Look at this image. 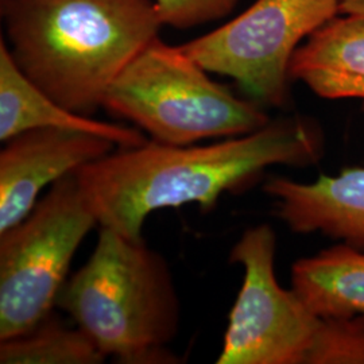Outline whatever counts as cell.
Returning a JSON list of instances; mask_svg holds the SVG:
<instances>
[{"mask_svg": "<svg viewBox=\"0 0 364 364\" xmlns=\"http://www.w3.org/2000/svg\"><path fill=\"white\" fill-rule=\"evenodd\" d=\"M321 154L320 130L308 120L287 117L216 144L149 139L117 147L76 176L100 227L142 237L144 221L156 210L197 204L210 212L221 196L247 186L267 168L311 166Z\"/></svg>", "mask_w": 364, "mask_h": 364, "instance_id": "cell-1", "label": "cell"}, {"mask_svg": "<svg viewBox=\"0 0 364 364\" xmlns=\"http://www.w3.org/2000/svg\"><path fill=\"white\" fill-rule=\"evenodd\" d=\"M0 10L15 64L87 117L164 26L153 0H1Z\"/></svg>", "mask_w": 364, "mask_h": 364, "instance_id": "cell-2", "label": "cell"}, {"mask_svg": "<svg viewBox=\"0 0 364 364\" xmlns=\"http://www.w3.org/2000/svg\"><path fill=\"white\" fill-rule=\"evenodd\" d=\"M57 305L107 358L180 363L168 348L180 326L178 294L168 262L144 237L100 227L95 251L68 278Z\"/></svg>", "mask_w": 364, "mask_h": 364, "instance_id": "cell-3", "label": "cell"}, {"mask_svg": "<svg viewBox=\"0 0 364 364\" xmlns=\"http://www.w3.org/2000/svg\"><path fill=\"white\" fill-rule=\"evenodd\" d=\"M208 73L181 45L158 37L112 82L103 108L173 146L246 135L270 123L260 105L235 96Z\"/></svg>", "mask_w": 364, "mask_h": 364, "instance_id": "cell-4", "label": "cell"}, {"mask_svg": "<svg viewBox=\"0 0 364 364\" xmlns=\"http://www.w3.org/2000/svg\"><path fill=\"white\" fill-rule=\"evenodd\" d=\"M96 225L73 173L53 183L23 220L0 232V340L52 314L78 246Z\"/></svg>", "mask_w": 364, "mask_h": 364, "instance_id": "cell-5", "label": "cell"}, {"mask_svg": "<svg viewBox=\"0 0 364 364\" xmlns=\"http://www.w3.org/2000/svg\"><path fill=\"white\" fill-rule=\"evenodd\" d=\"M338 14L341 0H255L232 21L181 48L209 73L235 80L258 105L284 107L293 54Z\"/></svg>", "mask_w": 364, "mask_h": 364, "instance_id": "cell-6", "label": "cell"}, {"mask_svg": "<svg viewBox=\"0 0 364 364\" xmlns=\"http://www.w3.org/2000/svg\"><path fill=\"white\" fill-rule=\"evenodd\" d=\"M277 236L269 224L246 230L230 260L243 284L228 316L218 364H308L321 318L275 275Z\"/></svg>", "mask_w": 364, "mask_h": 364, "instance_id": "cell-7", "label": "cell"}, {"mask_svg": "<svg viewBox=\"0 0 364 364\" xmlns=\"http://www.w3.org/2000/svg\"><path fill=\"white\" fill-rule=\"evenodd\" d=\"M0 151V232L23 220L41 192L117 150L111 141L80 131L37 129L3 142Z\"/></svg>", "mask_w": 364, "mask_h": 364, "instance_id": "cell-8", "label": "cell"}, {"mask_svg": "<svg viewBox=\"0 0 364 364\" xmlns=\"http://www.w3.org/2000/svg\"><path fill=\"white\" fill-rule=\"evenodd\" d=\"M263 191L277 200V216L293 232H318L364 250V168L323 174L309 183L272 177Z\"/></svg>", "mask_w": 364, "mask_h": 364, "instance_id": "cell-9", "label": "cell"}, {"mask_svg": "<svg viewBox=\"0 0 364 364\" xmlns=\"http://www.w3.org/2000/svg\"><path fill=\"white\" fill-rule=\"evenodd\" d=\"M80 131L105 138L117 147L147 142L144 131L92 119L70 111L37 87L15 64L6 41L0 39V141L28 130Z\"/></svg>", "mask_w": 364, "mask_h": 364, "instance_id": "cell-10", "label": "cell"}, {"mask_svg": "<svg viewBox=\"0 0 364 364\" xmlns=\"http://www.w3.org/2000/svg\"><path fill=\"white\" fill-rule=\"evenodd\" d=\"M289 76L323 99H358L364 107V15H338L313 33L293 54Z\"/></svg>", "mask_w": 364, "mask_h": 364, "instance_id": "cell-11", "label": "cell"}, {"mask_svg": "<svg viewBox=\"0 0 364 364\" xmlns=\"http://www.w3.org/2000/svg\"><path fill=\"white\" fill-rule=\"evenodd\" d=\"M291 289L320 318L364 314V250L341 242L296 260Z\"/></svg>", "mask_w": 364, "mask_h": 364, "instance_id": "cell-12", "label": "cell"}, {"mask_svg": "<svg viewBox=\"0 0 364 364\" xmlns=\"http://www.w3.org/2000/svg\"><path fill=\"white\" fill-rule=\"evenodd\" d=\"M107 356L77 326L49 314L34 328L0 340L1 364H99Z\"/></svg>", "mask_w": 364, "mask_h": 364, "instance_id": "cell-13", "label": "cell"}, {"mask_svg": "<svg viewBox=\"0 0 364 364\" xmlns=\"http://www.w3.org/2000/svg\"><path fill=\"white\" fill-rule=\"evenodd\" d=\"M308 364H364V314L321 318Z\"/></svg>", "mask_w": 364, "mask_h": 364, "instance_id": "cell-14", "label": "cell"}, {"mask_svg": "<svg viewBox=\"0 0 364 364\" xmlns=\"http://www.w3.org/2000/svg\"><path fill=\"white\" fill-rule=\"evenodd\" d=\"M164 26L192 28L232 13L239 0H153Z\"/></svg>", "mask_w": 364, "mask_h": 364, "instance_id": "cell-15", "label": "cell"}, {"mask_svg": "<svg viewBox=\"0 0 364 364\" xmlns=\"http://www.w3.org/2000/svg\"><path fill=\"white\" fill-rule=\"evenodd\" d=\"M341 14L364 15V0H341Z\"/></svg>", "mask_w": 364, "mask_h": 364, "instance_id": "cell-16", "label": "cell"}]
</instances>
